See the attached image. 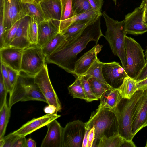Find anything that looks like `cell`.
<instances>
[{
	"label": "cell",
	"instance_id": "1",
	"mask_svg": "<svg viewBox=\"0 0 147 147\" xmlns=\"http://www.w3.org/2000/svg\"><path fill=\"white\" fill-rule=\"evenodd\" d=\"M100 16L88 25L78 35L66 40L53 53L45 57V62L56 65L66 72L74 75V67L78 55L91 41L96 44L104 35L102 32Z\"/></svg>",
	"mask_w": 147,
	"mask_h": 147
},
{
	"label": "cell",
	"instance_id": "2",
	"mask_svg": "<svg viewBox=\"0 0 147 147\" xmlns=\"http://www.w3.org/2000/svg\"><path fill=\"white\" fill-rule=\"evenodd\" d=\"M144 90L137 91L129 99L122 98L117 107L111 110L115 113L118 123V134L123 139L132 140L134 117Z\"/></svg>",
	"mask_w": 147,
	"mask_h": 147
},
{
	"label": "cell",
	"instance_id": "3",
	"mask_svg": "<svg viewBox=\"0 0 147 147\" xmlns=\"http://www.w3.org/2000/svg\"><path fill=\"white\" fill-rule=\"evenodd\" d=\"M118 126L114 113L109 108L99 105L85 123L86 127L90 129L93 127L94 128L95 137L92 147H96L102 137H109L118 134Z\"/></svg>",
	"mask_w": 147,
	"mask_h": 147
},
{
	"label": "cell",
	"instance_id": "4",
	"mask_svg": "<svg viewBox=\"0 0 147 147\" xmlns=\"http://www.w3.org/2000/svg\"><path fill=\"white\" fill-rule=\"evenodd\" d=\"M35 100L47 103V101L35 83L34 77L20 71L17 80L9 93L8 106H12L20 101Z\"/></svg>",
	"mask_w": 147,
	"mask_h": 147
},
{
	"label": "cell",
	"instance_id": "5",
	"mask_svg": "<svg viewBox=\"0 0 147 147\" xmlns=\"http://www.w3.org/2000/svg\"><path fill=\"white\" fill-rule=\"evenodd\" d=\"M105 20L106 31L105 36L114 55L119 59L125 71L127 61L125 47V38L127 34L124 30V20L119 21L111 18L104 11L102 13Z\"/></svg>",
	"mask_w": 147,
	"mask_h": 147
},
{
	"label": "cell",
	"instance_id": "6",
	"mask_svg": "<svg viewBox=\"0 0 147 147\" xmlns=\"http://www.w3.org/2000/svg\"><path fill=\"white\" fill-rule=\"evenodd\" d=\"M125 47L127 61L125 71L128 76L134 79L146 64L144 50L134 39L126 35L125 38Z\"/></svg>",
	"mask_w": 147,
	"mask_h": 147
},
{
	"label": "cell",
	"instance_id": "7",
	"mask_svg": "<svg viewBox=\"0 0 147 147\" xmlns=\"http://www.w3.org/2000/svg\"><path fill=\"white\" fill-rule=\"evenodd\" d=\"M45 59L42 47L32 45L23 49L20 71L34 77L45 64Z\"/></svg>",
	"mask_w": 147,
	"mask_h": 147
},
{
	"label": "cell",
	"instance_id": "8",
	"mask_svg": "<svg viewBox=\"0 0 147 147\" xmlns=\"http://www.w3.org/2000/svg\"><path fill=\"white\" fill-rule=\"evenodd\" d=\"M85 123L79 120L67 123L63 128L61 147H82Z\"/></svg>",
	"mask_w": 147,
	"mask_h": 147
},
{
	"label": "cell",
	"instance_id": "9",
	"mask_svg": "<svg viewBox=\"0 0 147 147\" xmlns=\"http://www.w3.org/2000/svg\"><path fill=\"white\" fill-rule=\"evenodd\" d=\"M34 81L49 105L56 108L57 112L61 111V103L55 91L50 79L47 64L34 76Z\"/></svg>",
	"mask_w": 147,
	"mask_h": 147
},
{
	"label": "cell",
	"instance_id": "10",
	"mask_svg": "<svg viewBox=\"0 0 147 147\" xmlns=\"http://www.w3.org/2000/svg\"><path fill=\"white\" fill-rule=\"evenodd\" d=\"M27 16L22 0H5L3 8L4 27L6 31L17 22Z\"/></svg>",
	"mask_w": 147,
	"mask_h": 147
},
{
	"label": "cell",
	"instance_id": "11",
	"mask_svg": "<svg viewBox=\"0 0 147 147\" xmlns=\"http://www.w3.org/2000/svg\"><path fill=\"white\" fill-rule=\"evenodd\" d=\"M144 9L140 6L125 16L124 28L126 34L138 35L147 32V25L144 19Z\"/></svg>",
	"mask_w": 147,
	"mask_h": 147
},
{
	"label": "cell",
	"instance_id": "12",
	"mask_svg": "<svg viewBox=\"0 0 147 147\" xmlns=\"http://www.w3.org/2000/svg\"><path fill=\"white\" fill-rule=\"evenodd\" d=\"M102 70L105 81L114 88H118L125 78L128 76L124 68L116 61L104 63Z\"/></svg>",
	"mask_w": 147,
	"mask_h": 147
},
{
	"label": "cell",
	"instance_id": "13",
	"mask_svg": "<svg viewBox=\"0 0 147 147\" xmlns=\"http://www.w3.org/2000/svg\"><path fill=\"white\" fill-rule=\"evenodd\" d=\"M102 47L97 44L76 60L74 67V75L77 77L84 75L96 60L97 55L101 50Z\"/></svg>",
	"mask_w": 147,
	"mask_h": 147
},
{
	"label": "cell",
	"instance_id": "14",
	"mask_svg": "<svg viewBox=\"0 0 147 147\" xmlns=\"http://www.w3.org/2000/svg\"><path fill=\"white\" fill-rule=\"evenodd\" d=\"M61 115L57 113L46 115L36 118H34L22 126L12 133L20 136L25 137L27 135L40 128L47 125Z\"/></svg>",
	"mask_w": 147,
	"mask_h": 147
},
{
	"label": "cell",
	"instance_id": "15",
	"mask_svg": "<svg viewBox=\"0 0 147 147\" xmlns=\"http://www.w3.org/2000/svg\"><path fill=\"white\" fill-rule=\"evenodd\" d=\"M60 22L53 20H45L38 24L37 44L42 47L59 33Z\"/></svg>",
	"mask_w": 147,
	"mask_h": 147
},
{
	"label": "cell",
	"instance_id": "16",
	"mask_svg": "<svg viewBox=\"0 0 147 147\" xmlns=\"http://www.w3.org/2000/svg\"><path fill=\"white\" fill-rule=\"evenodd\" d=\"M23 49L11 46L0 49L1 61L20 72Z\"/></svg>",
	"mask_w": 147,
	"mask_h": 147
},
{
	"label": "cell",
	"instance_id": "17",
	"mask_svg": "<svg viewBox=\"0 0 147 147\" xmlns=\"http://www.w3.org/2000/svg\"><path fill=\"white\" fill-rule=\"evenodd\" d=\"M147 126V89H146L144 90L134 117L132 125V132L134 136Z\"/></svg>",
	"mask_w": 147,
	"mask_h": 147
},
{
	"label": "cell",
	"instance_id": "18",
	"mask_svg": "<svg viewBox=\"0 0 147 147\" xmlns=\"http://www.w3.org/2000/svg\"><path fill=\"white\" fill-rule=\"evenodd\" d=\"M47 131L41 147H61L63 128L56 119L47 125Z\"/></svg>",
	"mask_w": 147,
	"mask_h": 147
},
{
	"label": "cell",
	"instance_id": "19",
	"mask_svg": "<svg viewBox=\"0 0 147 147\" xmlns=\"http://www.w3.org/2000/svg\"><path fill=\"white\" fill-rule=\"evenodd\" d=\"M31 18L26 16L22 18L16 36L9 46L24 49L32 45L28 39V32Z\"/></svg>",
	"mask_w": 147,
	"mask_h": 147
},
{
	"label": "cell",
	"instance_id": "20",
	"mask_svg": "<svg viewBox=\"0 0 147 147\" xmlns=\"http://www.w3.org/2000/svg\"><path fill=\"white\" fill-rule=\"evenodd\" d=\"M102 15V13L101 11L91 9L74 16L67 20L60 22L59 32H62L70 25L73 23H92L95 22L99 16Z\"/></svg>",
	"mask_w": 147,
	"mask_h": 147
},
{
	"label": "cell",
	"instance_id": "21",
	"mask_svg": "<svg viewBox=\"0 0 147 147\" xmlns=\"http://www.w3.org/2000/svg\"><path fill=\"white\" fill-rule=\"evenodd\" d=\"M45 20H53L60 23L61 13V0H42L40 2Z\"/></svg>",
	"mask_w": 147,
	"mask_h": 147
},
{
	"label": "cell",
	"instance_id": "22",
	"mask_svg": "<svg viewBox=\"0 0 147 147\" xmlns=\"http://www.w3.org/2000/svg\"><path fill=\"white\" fill-rule=\"evenodd\" d=\"M122 98L118 89L112 88L102 94L100 99L99 105L112 110L117 107Z\"/></svg>",
	"mask_w": 147,
	"mask_h": 147
},
{
	"label": "cell",
	"instance_id": "23",
	"mask_svg": "<svg viewBox=\"0 0 147 147\" xmlns=\"http://www.w3.org/2000/svg\"><path fill=\"white\" fill-rule=\"evenodd\" d=\"M22 3L27 15L34 19L38 24L45 20L40 3L34 1L32 3Z\"/></svg>",
	"mask_w": 147,
	"mask_h": 147
},
{
	"label": "cell",
	"instance_id": "24",
	"mask_svg": "<svg viewBox=\"0 0 147 147\" xmlns=\"http://www.w3.org/2000/svg\"><path fill=\"white\" fill-rule=\"evenodd\" d=\"M136 81L134 79L127 76L118 88L123 98L129 99L138 90Z\"/></svg>",
	"mask_w": 147,
	"mask_h": 147
},
{
	"label": "cell",
	"instance_id": "25",
	"mask_svg": "<svg viewBox=\"0 0 147 147\" xmlns=\"http://www.w3.org/2000/svg\"><path fill=\"white\" fill-rule=\"evenodd\" d=\"M67 37L62 33L59 32L42 47L45 57L53 53L66 40Z\"/></svg>",
	"mask_w": 147,
	"mask_h": 147
},
{
	"label": "cell",
	"instance_id": "26",
	"mask_svg": "<svg viewBox=\"0 0 147 147\" xmlns=\"http://www.w3.org/2000/svg\"><path fill=\"white\" fill-rule=\"evenodd\" d=\"M87 76L88 77V81L92 91L98 99L105 91L112 88L108 84L100 81L94 77Z\"/></svg>",
	"mask_w": 147,
	"mask_h": 147
},
{
	"label": "cell",
	"instance_id": "27",
	"mask_svg": "<svg viewBox=\"0 0 147 147\" xmlns=\"http://www.w3.org/2000/svg\"><path fill=\"white\" fill-rule=\"evenodd\" d=\"M124 139L118 134L109 137H103L96 147H121Z\"/></svg>",
	"mask_w": 147,
	"mask_h": 147
},
{
	"label": "cell",
	"instance_id": "28",
	"mask_svg": "<svg viewBox=\"0 0 147 147\" xmlns=\"http://www.w3.org/2000/svg\"><path fill=\"white\" fill-rule=\"evenodd\" d=\"M69 93L73 98H77L87 100L82 85L81 76L77 77L74 82L68 88Z\"/></svg>",
	"mask_w": 147,
	"mask_h": 147
},
{
	"label": "cell",
	"instance_id": "29",
	"mask_svg": "<svg viewBox=\"0 0 147 147\" xmlns=\"http://www.w3.org/2000/svg\"><path fill=\"white\" fill-rule=\"evenodd\" d=\"M10 114L11 109L6 102L0 109V140L4 137Z\"/></svg>",
	"mask_w": 147,
	"mask_h": 147
},
{
	"label": "cell",
	"instance_id": "30",
	"mask_svg": "<svg viewBox=\"0 0 147 147\" xmlns=\"http://www.w3.org/2000/svg\"><path fill=\"white\" fill-rule=\"evenodd\" d=\"M103 63L97 57L84 75L93 77L100 81L107 84L104 79L102 72V67Z\"/></svg>",
	"mask_w": 147,
	"mask_h": 147
},
{
	"label": "cell",
	"instance_id": "31",
	"mask_svg": "<svg viewBox=\"0 0 147 147\" xmlns=\"http://www.w3.org/2000/svg\"><path fill=\"white\" fill-rule=\"evenodd\" d=\"M90 24L81 23H73L61 33L66 37V40H69L78 35Z\"/></svg>",
	"mask_w": 147,
	"mask_h": 147
},
{
	"label": "cell",
	"instance_id": "32",
	"mask_svg": "<svg viewBox=\"0 0 147 147\" xmlns=\"http://www.w3.org/2000/svg\"><path fill=\"white\" fill-rule=\"evenodd\" d=\"M74 16L92 9L88 0H72Z\"/></svg>",
	"mask_w": 147,
	"mask_h": 147
},
{
	"label": "cell",
	"instance_id": "33",
	"mask_svg": "<svg viewBox=\"0 0 147 147\" xmlns=\"http://www.w3.org/2000/svg\"><path fill=\"white\" fill-rule=\"evenodd\" d=\"M72 0H61L62 9L60 22L67 20L74 16Z\"/></svg>",
	"mask_w": 147,
	"mask_h": 147
},
{
	"label": "cell",
	"instance_id": "34",
	"mask_svg": "<svg viewBox=\"0 0 147 147\" xmlns=\"http://www.w3.org/2000/svg\"><path fill=\"white\" fill-rule=\"evenodd\" d=\"M38 23L31 18L28 28V37L32 45H37L38 41Z\"/></svg>",
	"mask_w": 147,
	"mask_h": 147
},
{
	"label": "cell",
	"instance_id": "35",
	"mask_svg": "<svg viewBox=\"0 0 147 147\" xmlns=\"http://www.w3.org/2000/svg\"><path fill=\"white\" fill-rule=\"evenodd\" d=\"M88 79V77L87 76H81L82 85L87 99L86 101L90 102L94 100H98L99 99L96 97L92 91Z\"/></svg>",
	"mask_w": 147,
	"mask_h": 147
},
{
	"label": "cell",
	"instance_id": "36",
	"mask_svg": "<svg viewBox=\"0 0 147 147\" xmlns=\"http://www.w3.org/2000/svg\"><path fill=\"white\" fill-rule=\"evenodd\" d=\"M20 20L17 22L9 29L6 31L4 35V47L9 46L14 39Z\"/></svg>",
	"mask_w": 147,
	"mask_h": 147
},
{
	"label": "cell",
	"instance_id": "37",
	"mask_svg": "<svg viewBox=\"0 0 147 147\" xmlns=\"http://www.w3.org/2000/svg\"><path fill=\"white\" fill-rule=\"evenodd\" d=\"M9 92L5 85L3 77L1 73L0 75V109L7 102L6 98Z\"/></svg>",
	"mask_w": 147,
	"mask_h": 147
},
{
	"label": "cell",
	"instance_id": "38",
	"mask_svg": "<svg viewBox=\"0 0 147 147\" xmlns=\"http://www.w3.org/2000/svg\"><path fill=\"white\" fill-rule=\"evenodd\" d=\"M18 136L11 133L4 136L3 138L0 140V147H12Z\"/></svg>",
	"mask_w": 147,
	"mask_h": 147
},
{
	"label": "cell",
	"instance_id": "39",
	"mask_svg": "<svg viewBox=\"0 0 147 147\" xmlns=\"http://www.w3.org/2000/svg\"><path fill=\"white\" fill-rule=\"evenodd\" d=\"M1 74L4 82L9 93H10L13 88L10 83L7 71L5 64L1 61Z\"/></svg>",
	"mask_w": 147,
	"mask_h": 147
},
{
	"label": "cell",
	"instance_id": "40",
	"mask_svg": "<svg viewBox=\"0 0 147 147\" xmlns=\"http://www.w3.org/2000/svg\"><path fill=\"white\" fill-rule=\"evenodd\" d=\"M5 65L10 83L13 88L17 80L20 72H19Z\"/></svg>",
	"mask_w": 147,
	"mask_h": 147
},
{
	"label": "cell",
	"instance_id": "41",
	"mask_svg": "<svg viewBox=\"0 0 147 147\" xmlns=\"http://www.w3.org/2000/svg\"><path fill=\"white\" fill-rule=\"evenodd\" d=\"M6 32L3 19V10L0 12V49L4 47V35Z\"/></svg>",
	"mask_w": 147,
	"mask_h": 147
},
{
	"label": "cell",
	"instance_id": "42",
	"mask_svg": "<svg viewBox=\"0 0 147 147\" xmlns=\"http://www.w3.org/2000/svg\"><path fill=\"white\" fill-rule=\"evenodd\" d=\"M92 9L101 11L104 1L103 0H88Z\"/></svg>",
	"mask_w": 147,
	"mask_h": 147
},
{
	"label": "cell",
	"instance_id": "43",
	"mask_svg": "<svg viewBox=\"0 0 147 147\" xmlns=\"http://www.w3.org/2000/svg\"><path fill=\"white\" fill-rule=\"evenodd\" d=\"M25 137L18 136L15 141L12 147H27Z\"/></svg>",
	"mask_w": 147,
	"mask_h": 147
},
{
	"label": "cell",
	"instance_id": "44",
	"mask_svg": "<svg viewBox=\"0 0 147 147\" xmlns=\"http://www.w3.org/2000/svg\"><path fill=\"white\" fill-rule=\"evenodd\" d=\"M146 78H147V63L146 64L141 72L134 79L136 82H138Z\"/></svg>",
	"mask_w": 147,
	"mask_h": 147
},
{
	"label": "cell",
	"instance_id": "45",
	"mask_svg": "<svg viewBox=\"0 0 147 147\" xmlns=\"http://www.w3.org/2000/svg\"><path fill=\"white\" fill-rule=\"evenodd\" d=\"M95 137V129L94 127L91 128L88 135L87 147H92Z\"/></svg>",
	"mask_w": 147,
	"mask_h": 147
},
{
	"label": "cell",
	"instance_id": "46",
	"mask_svg": "<svg viewBox=\"0 0 147 147\" xmlns=\"http://www.w3.org/2000/svg\"><path fill=\"white\" fill-rule=\"evenodd\" d=\"M44 112L46 114H53L57 113V109L56 107L52 105H49L46 106L44 109Z\"/></svg>",
	"mask_w": 147,
	"mask_h": 147
},
{
	"label": "cell",
	"instance_id": "47",
	"mask_svg": "<svg viewBox=\"0 0 147 147\" xmlns=\"http://www.w3.org/2000/svg\"><path fill=\"white\" fill-rule=\"evenodd\" d=\"M136 85L138 88V90H144L147 89V78L137 82Z\"/></svg>",
	"mask_w": 147,
	"mask_h": 147
},
{
	"label": "cell",
	"instance_id": "48",
	"mask_svg": "<svg viewBox=\"0 0 147 147\" xmlns=\"http://www.w3.org/2000/svg\"><path fill=\"white\" fill-rule=\"evenodd\" d=\"M85 134L83 138L82 147H87L88 137L90 129L89 127H86Z\"/></svg>",
	"mask_w": 147,
	"mask_h": 147
},
{
	"label": "cell",
	"instance_id": "49",
	"mask_svg": "<svg viewBox=\"0 0 147 147\" xmlns=\"http://www.w3.org/2000/svg\"><path fill=\"white\" fill-rule=\"evenodd\" d=\"M136 146L132 140H127L124 139L123 141L121 147H135Z\"/></svg>",
	"mask_w": 147,
	"mask_h": 147
},
{
	"label": "cell",
	"instance_id": "50",
	"mask_svg": "<svg viewBox=\"0 0 147 147\" xmlns=\"http://www.w3.org/2000/svg\"><path fill=\"white\" fill-rule=\"evenodd\" d=\"M27 147H36V143L30 137L26 140Z\"/></svg>",
	"mask_w": 147,
	"mask_h": 147
},
{
	"label": "cell",
	"instance_id": "51",
	"mask_svg": "<svg viewBox=\"0 0 147 147\" xmlns=\"http://www.w3.org/2000/svg\"><path fill=\"white\" fill-rule=\"evenodd\" d=\"M140 6L145 9L147 6V0H142Z\"/></svg>",
	"mask_w": 147,
	"mask_h": 147
},
{
	"label": "cell",
	"instance_id": "52",
	"mask_svg": "<svg viewBox=\"0 0 147 147\" xmlns=\"http://www.w3.org/2000/svg\"><path fill=\"white\" fill-rule=\"evenodd\" d=\"M144 19L146 24H147V6L144 9Z\"/></svg>",
	"mask_w": 147,
	"mask_h": 147
},
{
	"label": "cell",
	"instance_id": "53",
	"mask_svg": "<svg viewBox=\"0 0 147 147\" xmlns=\"http://www.w3.org/2000/svg\"><path fill=\"white\" fill-rule=\"evenodd\" d=\"M5 0H0V11L3 10Z\"/></svg>",
	"mask_w": 147,
	"mask_h": 147
},
{
	"label": "cell",
	"instance_id": "54",
	"mask_svg": "<svg viewBox=\"0 0 147 147\" xmlns=\"http://www.w3.org/2000/svg\"><path fill=\"white\" fill-rule=\"evenodd\" d=\"M23 2L25 3H32L34 1V0H22Z\"/></svg>",
	"mask_w": 147,
	"mask_h": 147
},
{
	"label": "cell",
	"instance_id": "55",
	"mask_svg": "<svg viewBox=\"0 0 147 147\" xmlns=\"http://www.w3.org/2000/svg\"><path fill=\"white\" fill-rule=\"evenodd\" d=\"M145 56L146 64L147 63V47L145 53Z\"/></svg>",
	"mask_w": 147,
	"mask_h": 147
},
{
	"label": "cell",
	"instance_id": "56",
	"mask_svg": "<svg viewBox=\"0 0 147 147\" xmlns=\"http://www.w3.org/2000/svg\"><path fill=\"white\" fill-rule=\"evenodd\" d=\"M41 0H34V1L37 3H39Z\"/></svg>",
	"mask_w": 147,
	"mask_h": 147
},
{
	"label": "cell",
	"instance_id": "57",
	"mask_svg": "<svg viewBox=\"0 0 147 147\" xmlns=\"http://www.w3.org/2000/svg\"><path fill=\"white\" fill-rule=\"evenodd\" d=\"M112 0L113 1V2L115 3V5H116V4H117V0Z\"/></svg>",
	"mask_w": 147,
	"mask_h": 147
},
{
	"label": "cell",
	"instance_id": "58",
	"mask_svg": "<svg viewBox=\"0 0 147 147\" xmlns=\"http://www.w3.org/2000/svg\"><path fill=\"white\" fill-rule=\"evenodd\" d=\"M145 147H147V142H146V145L145 146Z\"/></svg>",
	"mask_w": 147,
	"mask_h": 147
},
{
	"label": "cell",
	"instance_id": "59",
	"mask_svg": "<svg viewBox=\"0 0 147 147\" xmlns=\"http://www.w3.org/2000/svg\"></svg>",
	"mask_w": 147,
	"mask_h": 147
}]
</instances>
